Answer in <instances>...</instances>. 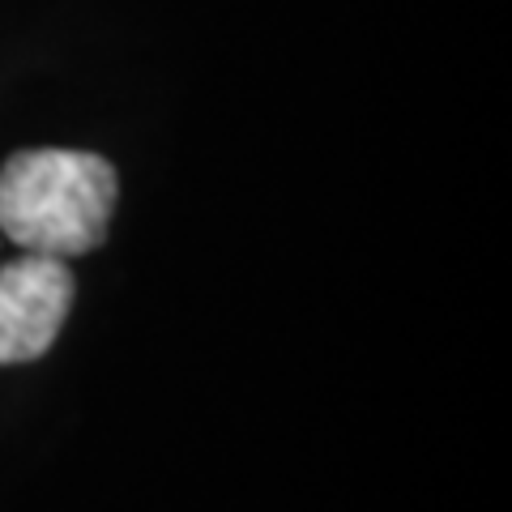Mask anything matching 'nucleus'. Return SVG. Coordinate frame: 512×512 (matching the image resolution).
Instances as JSON below:
<instances>
[{
	"label": "nucleus",
	"mask_w": 512,
	"mask_h": 512,
	"mask_svg": "<svg viewBox=\"0 0 512 512\" xmlns=\"http://www.w3.org/2000/svg\"><path fill=\"white\" fill-rule=\"evenodd\" d=\"M120 175L90 150H18L0 167V235L39 256H86L107 239Z\"/></svg>",
	"instance_id": "f257e3e1"
},
{
	"label": "nucleus",
	"mask_w": 512,
	"mask_h": 512,
	"mask_svg": "<svg viewBox=\"0 0 512 512\" xmlns=\"http://www.w3.org/2000/svg\"><path fill=\"white\" fill-rule=\"evenodd\" d=\"M73 269L60 256L22 252L0 265V367L35 363L60 338L73 308Z\"/></svg>",
	"instance_id": "f03ea898"
}]
</instances>
